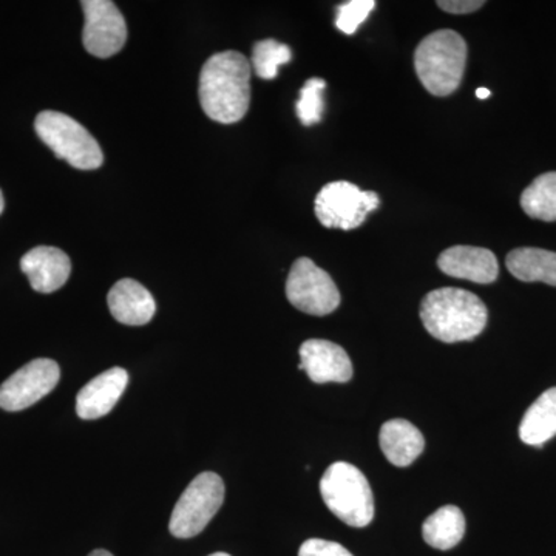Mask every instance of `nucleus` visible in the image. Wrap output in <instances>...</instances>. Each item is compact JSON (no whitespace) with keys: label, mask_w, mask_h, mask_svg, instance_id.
<instances>
[{"label":"nucleus","mask_w":556,"mask_h":556,"mask_svg":"<svg viewBox=\"0 0 556 556\" xmlns=\"http://www.w3.org/2000/svg\"><path fill=\"white\" fill-rule=\"evenodd\" d=\"M477 97L479 98V100H486V98L490 97V90L489 89H478Z\"/></svg>","instance_id":"nucleus-26"},{"label":"nucleus","mask_w":556,"mask_h":556,"mask_svg":"<svg viewBox=\"0 0 556 556\" xmlns=\"http://www.w3.org/2000/svg\"><path fill=\"white\" fill-rule=\"evenodd\" d=\"M86 16L83 42L93 56L112 58L126 46L127 25L123 14L110 0H87L80 2Z\"/></svg>","instance_id":"nucleus-10"},{"label":"nucleus","mask_w":556,"mask_h":556,"mask_svg":"<svg viewBox=\"0 0 556 556\" xmlns=\"http://www.w3.org/2000/svg\"><path fill=\"white\" fill-rule=\"evenodd\" d=\"M108 303L112 316L127 327H142L155 316V299L131 278H123L110 289Z\"/></svg>","instance_id":"nucleus-15"},{"label":"nucleus","mask_w":556,"mask_h":556,"mask_svg":"<svg viewBox=\"0 0 556 556\" xmlns=\"http://www.w3.org/2000/svg\"><path fill=\"white\" fill-rule=\"evenodd\" d=\"M3 207H5V200H3L2 190H0V214H2Z\"/></svg>","instance_id":"nucleus-28"},{"label":"nucleus","mask_w":556,"mask_h":556,"mask_svg":"<svg viewBox=\"0 0 556 556\" xmlns=\"http://www.w3.org/2000/svg\"><path fill=\"white\" fill-rule=\"evenodd\" d=\"M251 70L239 51L208 58L200 73V102L208 118L222 124L244 118L251 104Z\"/></svg>","instance_id":"nucleus-1"},{"label":"nucleus","mask_w":556,"mask_h":556,"mask_svg":"<svg viewBox=\"0 0 556 556\" xmlns=\"http://www.w3.org/2000/svg\"><path fill=\"white\" fill-rule=\"evenodd\" d=\"M521 207L529 217L556 222V172L541 175L522 192Z\"/></svg>","instance_id":"nucleus-20"},{"label":"nucleus","mask_w":556,"mask_h":556,"mask_svg":"<svg viewBox=\"0 0 556 556\" xmlns=\"http://www.w3.org/2000/svg\"><path fill=\"white\" fill-rule=\"evenodd\" d=\"M299 368L314 383H345L353 378V362L346 351L329 340L311 339L303 342Z\"/></svg>","instance_id":"nucleus-11"},{"label":"nucleus","mask_w":556,"mask_h":556,"mask_svg":"<svg viewBox=\"0 0 556 556\" xmlns=\"http://www.w3.org/2000/svg\"><path fill=\"white\" fill-rule=\"evenodd\" d=\"M61 368L51 358H36L17 369L0 386V408L5 412H22L31 407L56 388Z\"/></svg>","instance_id":"nucleus-9"},{"label":"nucleus","mask_w":556,"mask_h":556,"mask_svg":"<svg viewBox=\"0 0 556 556\" xmlns=\"http://www.w3.org/2000/svg\"><path fill=\"white\" fill-rule=\"evenodd\" d=\"M292 60V51L274 39L260 40L252 50V67L255 75L265 80L277 78L278 67Z\"/></svg>","instance_id":"nucleus-21"},{"label":"nucleus","mask_w":556,"mask_h":556,"mask_svg":"<svg viewBox=\"0 0 556 556\" xmlns=\"http://www.w3.org/2000/svg\"><path fill=\"white\" fill-rule=\"evenodd\" d=\"M299 556H354L350 551H346L342 544L334 543V541L313 540L305 541L300 547Z\"/></svg>","instance_id":"nucleus-24"},{"label":"nucleus","mask_w":556,"mask_h":556,"mask_svg":"<svg viewBox=\"0 0 556 556\" xmlns=\"http://www.w3.org/2000/svg\"><path fill=\"white\" fill-rule=\"evenodd\" d=\"M208 556H230V555L225 554V552H217V554H212V555H208Z\"/></svg>","instance_id":"nucleus-29"},{"label":"nucleus","mask_w":556,"mask_h":556,"mask_svg":"<svg viewBox=\"0 0 556 556\" xmlns=\"http://www.w3.org/2000/svg\"><path fill=\"white\" fill-rule=\"evenodd\" d=\"M484 5L482 0H439L438 7L452 14H468Z\"/></svg>","instance_id":"nucleus-25"},{"label":"nucleus","mask_w":556,"mask_h":556,"mask_svg":"<svg viewBox=\"0 0 556 556\" xmlns=\"http://www.w3.org/2000/svg\"><path fill=\"white\" fill-rule=\"evenodd\" d=\"M225 501V482L217 473L204 471L182 492L172 511L169 530L179 540L200 535Z\"/></svg>","instance_id":"nucleus-6"},{"label":"nucleus","mask_w":556,"mask_h":556,"mask_svg":"<svg viewBox=\"0 0 556 556\" xmlns=\"http://www.w3.org/2000/svg\"><path fill=\"white\" fill-rule=\"evenodd\" d=\"M438 266L445 276L463 278L473 283L490 285L500 276V265L490 249L453 247L445 249L438 258Z\"/></svg>","instance_id":"nucleus-14"},{"label":"nucleus","mask_w":556,"mask_h":556,"mask_svg":"<svg viewBox=\"0 0 556 556\" xmlns=\"http://www.w3.org/2000/svg\"><path fill=\"white\" fill-rule=\"evenodd\" d=\"M375 0H351L338 9L336 27L345 35H354L357 28L368 20L369 13L375 10Z\"/></svg>","instance_id":"nucleus-23"},{"label":"nucleus","mask_w":556,"mask_h":556,"mask_svg":"<svg viewBox=\"0 0 556 556\" xmlns=\"http://www.w3.org/2000/svg\"><path fill=\"white\" fill-rule=\"evenodd\" d=\"M35 129L43 144L49 146L58 159L67 161L75 169H100L104 163V155L93 135L64 113L53 110L39 113Z\"/></svg>","instance_id":"nucleus-5"},{"label":"nucleus","mask_w":556,"mask_h":556,"mask_svg":"<svg viewBox=\"0 0 556 556\" xmlns=\"http://www.w3.org/2000/svg\"><path fill=\"white\" fill-rule=\"evenodd\" d=\"M508 273L526 283H541L556 287V252L538 248L514 249L507 255Z\"/></svg>","instance_id":"nucleus-18"},{"label":"nucleus","mask_w":556,"mask_h":556,"mask_svg":"<svg viewBox=\"0 0 556 556\" xmlns=\"http://www.w3.org/2000/svg\"><path fill=\"white\" fill-rule=\"evenodd\" d=\"M424 540L438 551L456 547L466 535V517L456 506L439 508L426 519L422 526Z\"/></svg>","instance_id":"nucleus-19"},{"label":"nucleus","mask_w":556,"mask_h":556,"mask_svg":"<svg viewBox=\"0 0 556 556\" xmlns=\"http://www.w3.org/2000/svg\"><path fill=\"white\" fill-rule=\"evenodd\" d=\"M556 437V387L544 391L519 424V438L527 445L543 447Z\"/></svg>","instance_id":"nucleus-17"},{"label":"nucleus","mask_w":556,"mask_h":556,"mask_svg":"<svg viewBox=\"0 0 556 556\" xmlns=\"http://www.w3.org/2000/svg\"><path fill=\"white\" fill-rule=\"evenodd\" d=\"M287 298L309 316H328L340 305V292L331 276L311 258L295 260L287 281Z\"/></svg>","instance_id":"nucleus-8"},{"label":"nucleus","mask_w":556,"mask_h":556,"mask_svg":"<svg viewBox=\"0 0 556 556\" xmlns=\"http://www.w3.org/2000/svg\"><path fill=\"white\" fill-rule=\"evenodd\" d=\"M320 495L329 510L348 526L362 529L375 519L371 486L353 464H331L321 478Z\"/></svg>","instance_id":"nucleus-4"},{"label":"nucleus","mask_w":556,"mask_h":556,"mask_svg":"<svg viewBox=\"0 0 556 556\" xmlns=\"http://www.w3.org/2000/svg\"><path fill=\"white\" fill-rule=\"evenodd\" d=\"M129 386L126 369L115 367L91 379L76 397V413L80 419L94 420L104 417L115 408Z\"/></svg>","instance_id":"nucleus-13"},{"label":"nucleus","mask_w":556,"mask_h":556,"mask_svg":"<svg viewBox=\"0 0 556 556\" xmlns=\"http://www.w3.org/2000/svg\"><path fill=\"white\" fill-rule=\"evenodd\" d=\"M420 320L427 331L441 342H467L484 331L489 311L473 292L441 288L428 292L424 298Z\"/></svg>","instance_id":"nucleus-2"},{"label":"nucleus","mask_w":556,"mask_h":556,"mask_svg":"<svg viewBox=\"0 0 556 556\" xmlns=\"http://www.w3.org/2000/svg\"><path fill=\"white\" fill-rule=\"evenodd\" d=\"M379 444L387 459L396 467L412 466L426 447L419 428L405 419H393L383 424Z\"/></svg>","instance_id":"nucleus-16"},{"label":"nucleus","mask_w":556,"mask_h":556,"mask_svg":"<svg viewBox=\"0 0 556 556\" xmlns=\"http://www.w3.org/2000/svg\"><path fill=\"white\" fill-rule=\"evenodd\" d=\"M327 83L320 78L306 80L305 87L300 90L298 101V116L303 126L311 127L320 123L324 116V90Z\"/></svg>","instance_id":"nucleus-22"},{"label":"nucleus","mask_w":556,"mask_h":556,"mask_svg":"<svg viewBox=\"0 0 556 556\" xmlns=\"http://www.w3.org/2000/svg\"><path fill=\"white\" fill-rule=\"evenodd\" d=\"M467 56V42L459 33H431L416 49L417 78L434 97H448L455 93L463 83Z\"/></svg>","instance_id":"nucleus-3"},{"label":"nucleus","mask_w":556,"mask_h":556,"mask_svg":"<svg viewBox=\"0 0 556 556\" xmlns=\"http://www.w3.org/2000/svg\"><path fill=\"white\" fill-rule=\"evenodd\" d=\"M21 269L36 292L51 294L67 283L72 274V262L61 249L38 247L22 257Z\"/></svg>","instance_id":"nucleus-12"},{"label":"nucleus","mask_w":556,"mask_h":556,"mask_svg":"<svg viewBox=\"0 0 556 556\" xmlns=\"http://www.w3.org/2000/svg\"><path fill=\"white\" fill-rule=\"evenodd\" d=\"M380 206L378 193L361 190L350 181H334L321 188L316 199V215L325 228L356 229Z\"/></svg>","instance_id":"nucleus-7"},{"label":"nucleus","mask_w":556,"mask_h":556,"mask_svg":"<svg viewBox=\"0 0 556 556\" xmlns=\"http://www.w3.org/2000/svg\"><path fill=\"white\" fill-rule=\"evenodd\" d=\"M89 556H113L110 552L104 551V548H98V551L91 552Z\"/></svg>","instance_id":"nucleus-27"}]
</instances>
